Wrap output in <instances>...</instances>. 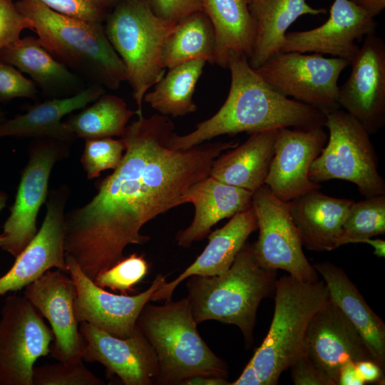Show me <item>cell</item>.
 Here are the masks:
<instances>
[{"label": "cell", "mask_w": 385, "mask_h": 385, "mask_svg": "<svg viewBox=\"0 0 385 385\" xmlns=\"http://www.w3.org/2000/svg\"><path fill=\"white\" fill-rule=\"evenodd\" d=\"M314 269L327 285L329 296L359 333L373 359L385 371V324L368 305L345 272L329 262Z\"/></svg>", "instance_id": "d4e9b609"}, {"label": "cell", "mask_w": 385, "mask_h": 385, "mask_svg": "<svg viewBox=\"0 0 385 385\" xmlns=\"http://www.w3.org/2000/svg\"><path fill=\"white\" fill-rule=\"evenodd\" d=\"M69 143L36 138L29 148V160L21 173L10 215L3 225L1 249L16 258L37 233L36 218L46 202L51 170L69 153Z\"/></svg>", "instance_id": "30bf717a"}, {"label": "cell", "mask_w": 385, "mask_h": 385, "mask_svg": "<svg viewBox=\"0 0 385 385\" xmlns=\"http://www.w3.org/2000/svg\"><path fill=\"white\" fill-rule=\"evenodd\" d=\"M257 230L252 206L232 216L222 227L208 234V243L202 253L175 279L165 282L152 294L150 301L171 300L175 288L190 276H215L227 270L248 237Z\"/></svg>", "instance_id": "7402d4cb"}, {"label": "cell", "mask_w": 385, "mask_h": 385, "mask_svg": "<svg viewBox=\"0 0 385 385\" xmlns=\"http://www.w3.org/2000/svg\"><path fill=\"white\" fill-rule=\"evenodd\" d=\"M23 295L8 296L0 313V385H32L38 358L50 354L53 334Z\"/></svg>", "instance_id": "8fae6325"}, {"label": "cell", "mask_w": 385, "mask_h": 385, "mask_svg": "<svg viewBox=\"0 0 385 385\" xmlns=\"http://www.w3.org/2000/svg\"><path fill=\"white\" fill-rule=\"evenodd\" d=\"M66 262L75 286L74 312L77 322H88L120 338L129 337L134 333L143 308L167 281L166 275L157 274L145 291L133 296L116 294L97 285L71 256L66 255Z\"/></svg>", "instance_id": "4fadbf2b"}, {"label": "cell", "mask_w": 385, "mask_h": 385, "mask_svg": "<svg viewBox=\"0 0 385 385\" xmlns=\"http://www.w3.org/2000/svg\"><path fill=\"white\" fill-rule=\"evenodd\" d=\"M227 68L231 83L223 105L192 132L183 135L174 132L172 147L187 149L219 135L242 132L324 126V112L279 93L250 66L246 56L230 53Z\"/></svg>", "instance_id": "7a4b0ae2"}, {"label": "cell", "mask_w": 385, "mask_h": 385, "mask_svg": "<svg viewBox=\"0 0 385 385\" xmlns=\"http://www.w3.org/2000/svg\"><path fill=\"white\" fill-rule=\"evenodd\" d=\"M329 297L323 279L311 282L287 274L277 279L274 310L262 344L230 385H276L281 374L303 354L309 323Z\"/></svg>", "instance_id": "277c9868"}, {"label": "cell", "mask_w": 385, "mask_h": 385, "mask_svg": "<svg viewBox=\"0 0 385 385\" xmlns=\"http://www.w3.org/2000/svg\"><path fill=\"white\" fill-rule=\"evenodd\" d=\"M0 61L27 73L51 98L71 96L86 88L83 79L56 60L34 36L20 38L3 48Z\"/></svg>", "instance_id": "484cf974"}, {"label": "cell", "mask_w": 385, "mask_h": 385, "mask_svg": "<svg viewBox=\"0 0 385 385\" xmlns=\"http://www.w3.org/2000/svg\"><path fill=\"white\" fill-rule=\"evenodd\" d=\"M385 233V195L354 202L343 223L338 246L361 243Z\"/></svg>", "instance_id": "d6a6232c"}, {"label": "cell", "mask_w": 385, "mask_h": 385, "mask_svg": "<svg viewBox=\"0 0 385 385\" xmlns=\"http://www.w3.org/2000/svg\"><path fill=\"white\" fill-rule=\"evenodd\" d=\"M215 33L212 24L203 10L192 12L176 24L162 48V63L165 68L202 59L214 64Z\"/></svg>", "instance_id": "f546056e"}, {"label": "cell", "mask_w": 385, "mask_h": 385, "mask_svg": "<svg viewBox=\"0 0 385 385\" xmlns=\"http://www.w3.org/2000/svg\"><path fill=\"white\" fill-rule=\"evenodd\" d=\"M250 0H202V9L215 33L214 64L227 68L229 55L250 57L256 26L249 8Z\"/></svg>", "instance_id": "f1b7e54d"}, {"label": "cell", "mask_w": 385, "mask_h": 385, "mask_svg": "<svg viewBox=\"0 0 385 385\" xmlns=\"http://www.w3.org/2000/svg\"><path fill=\"white\" fill-rule=\"evenodd\" d=\"M149 265L143 255L133 253L98 273L94 282L102 288H109L126 294L148 274Z\"/></svg>", "instance_id": "e575fe53"}, {"label": "cell", "mask_w": 385, "mask_h": 385, "mask_svg": "<svg viewBox=\"0 0 385 385\" xmlns=\"http://www.w3.org/2000/svg\"><path fill=\"white\" fill-rule=\"evenodd\" d=\"M361 243H366L370 245L374 249V255L379 257H384L385 256V242L381 239L368 238L363 240Z\"/></svg>", "instance_id": "bcb514c9"}, {"label": "cell", "mask_w": 385, "mask_h": 385, "mask_svg": "<svg viewBox=\"0 0 385 385\" xmlns=\"http://www.w3.org/2000/svg\"><path fill=\"white\" fill-rule=\"evenodd\" d=\"M225 377L212 375H197L185 379L180 385H230Z\"/></svg>", "instance_id": "ee69618b"}, {"label": "cell", "mask_w": 385, "mask_h": 385, "mask_svg": "<svg viewBox=\"0 0 385 385\" xmlns=\"http://www.w3.org/2000/svg\"><path fill=\"white\" fill-rule=\"evenodd\" d=\"M81 359L98 362L125 385L155 384L158 363L155 352L136 327L129 337L120 338L88 322H80Z\"/></svg>", "instance_id": "2e32d148"}, {"label": "cell", "mask_w": 385, "mask_h": 385, "mask_svg": "<svg viewBox=\"0 0 385 385\" xmlns=\"http://www.w3.org/2000/svg\"><path fill=\"white\" fill-rule=\"evenodd\" d=\"M252 197V192L210 175L193 184L179 199V205L192 203L195 215L188 227L177 232L178 245L188 248L192 242L202 240L219 221L251 207Z\"/></svg>", "instance_id": "44dd1931"}, {"label": "cell", "mask_w": 385, "mask_h": 385, "mask_svg": "<svg viewBox=\"0 0 385 385\" xmlns=\"http://www.w3.org/2000/svg\"><path fill=\"white\" fill-rule=\"evenodd\" d=\"M31 29L30 21L12 0H0V51L20 38L24 29Z\"/></svg>", "instance_id": "f35d334b"}, {"label": "cell", "mask_w": 385, "mask_h": 385, "mask_svg": "<svg viewBox=\"0 0 385 385\" xmlns=\"http://www.w3.org/2000/svg\"><path fill=\"white\" fill-rule=\"evenodd\" d=\"M135 113L121 98L103 93L92 105L63 122L76 138L87 140L120 137Z\"/></svg>", "instance_id": "1f68e13d"}, {"label": "cell", "mask_w": 385, "mask_h": 385, "mask_svg": "<svg viewBox=\"0 0 385 385\" xmlns=\"http://www.w3.org/2000/svg\"><path fill=\"white\" fill-rule=\"evenodd\" d=\"M205 63V60L195 59L169 68L143 101L166 116L177 118L195 112L193 94Z\"/></svg>", "instance_id": "4dcf8cb0"}, {"label": "cell", "mask_w": 385, "mask_h": 385, "mask_svg": "<svg viewBox=\"0 0 385 385\" xmlns=\"http://www.w3.org/2000/svg\"><path fill=\"white\" fill-rule=\"evenodd\" d=\"M350 62L314 53L279 51L255 69L281 94L324 113L340 108L338 80Z\"/></svg>", "instance_id": "9c48e42d"}, {"label": "cell", "mask_w": 385, "mask_h": 385, "mask_svg": "<svg viewBox=\"0 0 385 385\" xmlns=\"http://www.w3.org/2000/svg\"><path fill=\"white\" fill-rule=\"evenodd\" d=\"M188 299L148 302L140 312L136 327L153 348L158 363L155 384L180 385L197 375L225 377L229 368L202 339L197 329Z\"/></svg>", "instance_id": "8992f818"}, {"label": "cell", "mask_w": 385, "mask_h": 385, "mask_svg": "<svg viewBox=\"0 0 385 385\" xmlns=\"http://www.w3.org/2000/svg\"><path fill=\"white\" fill-rule=\"evenodd\" d=\"M103 93L105 88L102 86L90 84L75 95L52 98L29 106L24 114L0 123V138L46 137L71 143L76 138L66 129L63 118L93 103Z\"/></svg>", "instance_id": "cb8c5ba5"}, {"label": "cell", "mask_w": 385, "mask_h": 385, "mask_svg": "<svg viewBox=\"0 0 385 385\" xmlns=\"http://www.w3.org/2000/svg\"><path fill=\"white\" fill-rule=\"evenodd\" d=\"M79 359L34 366L32 385H103Z\"/></svg>", "instance_id": "836d02e7"}, {"label": "cell", "mask_w": 385, "mask_h": 385, "mask_svg": "<svg viewBox=\"0 0 385 385\" xmlns=\"http://www.w3.org/2000/svg\"><path fill=\"white\" fill-rule=\"evenodd\" d=\"M295 385H336L310 359L302 354L289 367Z\"/></svg>", "instance_id": "60d3db41"}, {"label": "cell", "mask_w": 385, "mask_h": 385, "mask_svg": "<svg viewBox=\"0 0 385 385\" xmlns=\"http://www.w3.org/2000/svg\"><path fill=\"white\" fill-rule=\"evenodd\" d=\"M250 11L256 26L250 66L256 69L270 57L281 51L288 28L299 16L327 13L314 8L305 0H250Z\"/></svg>", "instance_id": "83f0119b"}, {"label": "cell", "mask_w": 385, "mask_h": 385, "mask_svg": "<svg viewBox=\"0 0 385 385\" xmlns=\"http://www.w3.org/2000/svg\"><path fill=\"white\" fill-rule=\"evenodd\" d=\"M70 194L66 185L52 189L43 223L33 240L0 277V297L30 284L52 268L68 272L64 250V209Z\"/></svg>", "instance_id": "9a60e30c"}, {"label": "cell", "mask_w": 385, "mask_h": 385, "mask_svg": "<svg viewBox=\"0 0 385 385\" xmlns=\"http://www.w3.org/2000/svg\"><path fill=\"white\" fill-rule=\"evenodd\" d=\"M319 190L306 192L288 205L303 247L311 251L328 252L339 247L343 223L354 201Z\"/></svg>", "instance_id": "603a6c76"}, {"label": "cell", "mask_w": 385, "mask_h": 385, "mask_svg": "<svg viewBox=\"0 0 385 385\" xmlns=\"http://www.w3.org/2000/svg\"><path fill=\"white\" fill-rule=\"evenodd\" d=\"M302 354L336 385L339 370L346 363L373 361L359 333L329 296L309 323Z\"/></svg>", "instance_id": "ac0fdd59"}, {"label": "cell", "mask_w": 385, "mask_h": 385, "mask_svg": "<svg viewBox=\"0 0 385 385\" xmlns=\"http://www.w3.org/2000/svg\"><path fill=\"white\" fill-rule=\"evenodd\" d=\"M38 91L31 80L13 66L0 61V103L16 98L36 99Z\"/></svg>", "instance_id": "74e56055"}, {"label": "cell", "mask_w": 385, "mask_h": 385, "mask_svg": "<svg viewBox=\"0 0 385 385\" xmlns=\"http://www.w3.org/2000/svg\"><path fill=\"white\" fill-rule=\"evenodd\" d=\"M355 364L365 384H384V371L374 361L362 360Z\"/></svg>", "instance_id": "b9f144b4"}, {"label": "cell", "mask_w": 385, "mask_h": 385, "mask_svg": "<svg viewBox=\"0 0 385 385\" xmlns=\"http://www.w3.org/2000/svg\"><path fill=\"white\" fill-rule=\"evenodd\" d=\"M108 6L114 5L124 0H102Z\"/></svg>", "instance_id": "c3c4849f"}, {"label": "cell", "mask_w": 385, "mask_h": 385, "mask_svg": "<svg viewBox=\"0 0 385 385\" xmlns=\"http://www.w3.org/2000/svg\"><path fill=\"white\" fill-rule=\"evenodd\" d=\"M277 130L250 134L242 144L215 158L209 175L253 192L265 183L274 155Z\"/></svg>", "instance_id": "4316f807"}, {"label": "cell", "mask_w": 385, "mask_h": 385, "mask_svg": "<svg viewBox=\"0 0 385 385\" xmlns=\"http://www.w3.org/2000/svg\"><path fill=\"white\" fill-rule=\"evenodd\" d=\"M8 199V195L4 192H0V212L6 207V200ZM3 242L2 236L0 235V247Z\"/></svg>", "instance_id": "7dc6e473"}, {"label": "cell", "mask_w": 385, "mask_h": 385, "mask_svg": "<svg viewBox=\"0 0 385 385\" xmlns=\"http://www.w3.org/2000/svg\"><path fill=\"white\" fill-rule=\"evenodd\" d=\"M327 139L323 127L277 130L274 155L265 183L277 198L289 202L320 189V184L312 182L308 174Z\"/></svg>", "instance_id": "e0dca14e"}, {"label": "cell", "mask_w": 385, "mask_h": 385, "mask_svg": "<svg viewBox=\"0 0 385 385\" xmlns=\"http://www.w3.org/2000/svg\"><path fill=\"white\" fill-rule=\"evenodd\" d=\"M374 18L384 9L385 0H350Z\"/></svg>", "instance_id": "f6af8a7d"}, {"label": "cell", "mask_w": 385, "mask_h": 385, "mask_svg": "<svg viewBox=\"0 0 385 385\" xmlns=\"http://www.w3.org/2000/svg\"><path fill=\"white\" fill-rule=\"evenodd\" d=\"M175 24L157 17L146 0L122 1L106 16L105 33L125 66L138 116L147 91L165 75L162 48Z\"/></svg>", "instance_id": "52a82bcc"}, {"label": "cell", "mask_w": 385, "mask_h": 385, "mask_svg": "<svg viewBox=\"0 0 385 385\" xmlns=\"http://www.w3.org/2000/svg\"><path fill=\"white\" fill-rule=\"evenodd\" d=\"M174 129L168 116H138L120 136L125 149L118 166L87 204L65 214V254L91 279L121 260L128 245L148 242L143 225L178 206L183 192L210 175L215 158L239 144L177 149L170 143Z\"/></svg>", "instance_id": "6da1fadb"}, {"label": "cell", "mask_w": 385, "mask_h": 385, "mask_svg": "<svg viewBox=\"0 0 385 385\" xmlns=\"http://www.w3.org/2000/svg\"><path fill=\"white\" fill-rule=\"evenodd\" d=\"M325 114L328 139L310 167L309 178L319 184L334 179L351 182L364 197L385 195L371 135L344 110Z\"/></svg>", "instance_id": "ba28073f"}, {"label": "cell", "mask_w": 385, "mask_h": 385, "mask_svg": "<svg viewBox=\"0 0 385 385\" xmlns=\"http://www.w3.org/2000/svg\"><path fill=\"white\" fill-rule=\"evenodd\" d=\"M23 295L51 327L52 357L58 361L81 359V337L74 312L76 290L68 272L49 270L27 285Z\"/></svg>", "instance_id": "d6986e66"}, {"label": "cell", "mask_w": 385, "mask_h": 385, "mask_svg": "<svg viewBox=\"0 0 385 385\" xmlns=\"http://www.w3.org/2000/svg\"><path fill=\"white\" fill-rule=\"evenodd\" d=\"M153 13L162 20L177 23L185 16L203 10L202 0H146Z\"/></svg>", "instance_id": "ab89813d"}, {"label": "cell", "mask_w": 385, "mask_h": 385, "mask_svg": "<svg viewBox=\"0 0 385 385\" xmlns=\"http://www.w3.org/2000/svg\"><path fill=\"white\" fill-rule=\"evenodd\" d=\"M277 270L261 266L252 245L245 244L230 267L215 276L188 277L186 298L197 324L207 320L237 326L247 346L253 342L261 301L274 292Z\"/></svg>", "instance_id": "5b68a950"}, {"label": "cell", "mask_w": 385, "mask_h": 385, "mask_svg": "<svg viewBox=\"0 0 385 385\" xmlns=\"http://www.w3.org/2000/svg\"><path fill=\"white\" fill-rule=\"evenodd\" d=\"M374 18L350 0H334L327 21L303 31L287 32L280 51L313 52L349 62L359 50L356 41L376 32Z\"/></svg>", "instance_id": "ffe728a7"}, {"label": "cell", "mask_w": 385, "mask_h": 385, "mask_svg": "<svg viewBox=\"0 0 385 385\" xmlns=\"http://www.w3.org/2000/svg\"><path fill=\"white\" fill-rule=\"evenodd\" d=\"M5 115L6 113L3 110L0 109V123L6 119Z\"/></svg>", "instance_id": "681fc988"}, {"label": "cell", "mask_w": 385, "mask_h": 385, "mask_svg": "<svg viewBox=\"0 0 385 385\" xmlns=\"http://www.w3.org/2000/svg\"><path fill=\"white\" fill-rule=\"evenodd\" d=\"M62 15L93 24L106 19L108 7L102 0H34Z\"/></svg>", "instance_id": "8d00e7d4"}, {"label": "cell", "mask_w": 385, "mask_h": 385, "mask_svg": "<svg viewBox=\"0 0 385 385\" xmlns=\"http://www.w3.org/2000/svg\"><path fill=\"white\" fill-rule=\"evenodd\" d=\"M259 236L252 244L258 263L267 269L282 270L299 281L311 282L319 275L306 257L288 202L277 198L265 184L252 192Z\"/></svg>", "instance_id": "7c38bea8"}, {"label": "cell", "mask_w": 385, "mask_h": 385, "mask_svg": "<svg viewBox=\"0 0 385 385\" xmlns=\"http://www.w3.org/2000/svg\"><path fill=\"white\" fill-rule=\"evenodd\" d=\"M346 82L339 86L340 108L370 134L385 124V43L376 32L366 35L354 58Z\"/></svg>", "instance_id": "5bb4252c"}, {"label": "cell", "mask_w": 385, "mask_h": 385, "mask_svg": "<svg viewBox=\"0 0 385 385\" xmlns=\"http://www.w3.org/2000/svg\"><path fill=\"white\" fill-rule=\"evenodd\" d=\"M364 381L361 378L356 364L349 361L342 366L339 370L338 385H364Z\"/></svg>", "instance_id": "7bdbcfd3"}, {"label": "cell", "mask_w": 385, "mask_h": 385, "mask_svg": "<svg viewBox=\"0 0 385 385\" xmlns=\"http://www.w3.org/2000/svg\"><path fill=\"white\" fill-rule=\"evenodd\" d=\"M41 44L58 62L90 84L117 90L127 71L101 24L71 18L34 0L15 3Z\"/></svg>", "instance_id": "3957f363"}, {"label": "cell", "mask_w": 385, "mask_h": 385, "mask_svg": "<svg viewBox=\"0 0 385 385\" xmlns=\"http://www.w3.org/2000/svg\"><path fill=\"white\" fill-rule=\"evenodd\" d=\"M81 162L88 179L99 177L106 170H115L123 156L125 146L121 138H101L85 140Z\"/></svg>", "instance_id": "d590c367"}]
</instances>
